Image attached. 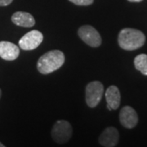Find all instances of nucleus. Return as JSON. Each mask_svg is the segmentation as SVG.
<instances>
[{
  "label": "nucleus",
  "instance_id": "nucleus-1",
  "mask_svg": "<svg viewBox=\"0 0 147 147\" xmlns=\"http://www.w3.org/2000/svg\"><path fill=\"white\" fill-rule=\"evenodd\" d=\"M146 42V36L142 31L132 29H123L118 38V42L121 48L126 51H134L142 47Z\"/></svg>",
  "mask_w": 147,
  "mask_h": 147
},
{
  "label": "nucleus",
  "instance_id": "nucleus-8",
  "mask_svg": "<svg viewBox=\"0 0 147 147\" xmlns=\"http://www.w3.org/2000/svg\"><path fill=\"white\" fill-rule=\"evenodd\" d=\"M119 139V131L114 127L105 128L99 137L100 146L105 147H114L117 145Z\"/></svg>",
  "mask_w": 147,
  "mask_h": 147
},
{
  "label": "nucleus",
  "instance_id": "nucleus-14",
  "mask_svg": "<svg viewBox=\"0 0 147 147\" xmlns=\"http://www.w3.org/2000/svg\"><path fill=\"white\" fill-rule=\"evenodd\" d=\"M13 0H0V6H7L12 3Z\"/></svg>",
  "mask_w": 147,
  "mask_h": 147
},
{
  "label": "nucleus",
  "instance_id": "nucleus-6",
  "mask_svg": "<svg viewBox=\"0 0 147 147\" xmlns=\"http://www.w3.org/2000/svg\"><path fill=\"white\" fill-rule=\"evenodd\" d=\"M43 35L38 30H31L26 34L19 41V46L26 51L34 50L38 47L42 42Z\"/></svg>",
  "mask_w": 147,
  "mask_h": 147
},
{
  "label": "nucleus",
  "instance_id": "nucleus-9",
  "mask_svg": "<svg viewBox=\"0 0 147 147\" xmlns=\"http://www.w3.org/2000/svg\"><path fill=\"white\" fill-rule=\"evenodd\" d=\"M20 49L16 44L7 41L0 42V57L6 61H14L19 57Z\"/></svg>",
  "mask_w": 147,
  "mask_h": 147
},
{
  "label": "nucleus",
  "instance_id": "nucleus-5",
  "mask_svg": "<svg viewBox=\"0 0 147 147\" xmlns=\"http://www.w3.org/2000/svg\"><path fill=\"white\" fill-rule=\"evenodd\" d=\"M78 34L86 44L91 47H97L101 44V37L94 27L83 26L79 29Z\"/></svg>",
  "mask_w": 147,
  "mask_h": 147
},
{
  "label": "nucleus",
  "instance_id": "nucleus-13",
  "mask_svg": "<svg viewBox=\"0 0 147 147\" xmlns=\"http://www.w3.org/2000/svg\"><path fill=\"white\" fill-rule=\"evenodd\" d=\"M74 4L78 6H88L93 3L94 0H69Z\"/></svg>",
  "mask_w": 147,
  "mask_h": 147
},
{
  "label": "nucleus",
  "instance_id": "nucleus-11",
  "mask_svg": "<svg viewBox=\"0 0 147 147\" xmlns=\"http://www.w3.org/2000/svg\"><path fill=\"white\" fill-rule=\"evenodd\" d=\"M12 22L21 27H32L35 25V20L30 13L25 11H16L11 16Z\"/></svg>",
  "mask_w": 147,
  "mask_h": 147
},
{
  "label": "nucleus",
  "instance_id": "nucleus-17",
  "mask_svg": "<svg viewBox=\"0 0 147 147\" xmlns=\"http://www.w3.org/2000/svg\"><path fill=\"white\" fill-rule=\"evenodd\" d=\"M1 95H2V91L0 89V97H1Z\"/></svg>",
  "mask_w": 147,
  "mask_h": 147
},
{
  "label": "nucleus",
  "instance_id": "nucleus-10",
  "mask_svg": "<svg viewBox=\"0 0 147 147\" xmlns=\"http://www.w3.org/2000/svg\"><path fill=\"white\" fill-rule=\"evenodd\" d=\"M105 100L107 102V108L110 110H117L120 105L121 96L119 88L115 86H110L105 92Z\"/></svg>",
  "mask_w": 147,
  "mask_h": 147
},
{
  "label": "nucleus",
  "instance_id": "nucleus-4",
  "mask_svg": "<svg viewBox=\"0 0 147 147\" xmlns=\"http://www.w3.org/2000/svg\"><path fill=\"white\" fill-rule=\"evenodd\" d=\"M104 92V87L99 81L91 82L86 87V103L91 108H94L100 103Z\"/></svg>",
  "mask_w": 147,
  "mask_h": 147
},
{
  "label": "nucleus",
  "instance_id": "nucleus-16",
  "mask_svg": "<svg viewBox=\"0 0 147 147\" xmlns=\"http://www.w3.org/2000/svg\"><path fill=\"white\" fill-rule=\"evenodd\" d=\"M4 146H4L3 144H2V143L0 142V147H4Z\"/></svg>",
  "mask_w": 147,
  "mask_h": 147
},
{
  "label": "nucleus",
  "instance_id": "nucleus-7",
  "mask_svg": "<svg viewBox=\"0 0 147 147\" xmlns=\"http://www.w3.org/2000/svg\"><path fill=\"white\" fill-rule=\"evenodd\" d=\"M120 123L126 128L131 129L137 126L138 123V115L136 110L131 106H124L119 113Z\"/></svg>",
  "mask_w": 147,
  "mask_h": 147
},
{
  "label": "nucleus",
  "instance_id": "nucleus-3",
  "mask_svg": "<svg viewBox=\"0 0 147 147\" xmlns=\"http://www.w3.org/2000/svg\"><path fill=\"white\" fill-rule=\"evenodd\" d=\"M73 134V129L68 121L58 120L52 129V137L58 144L66 143Z\"/></svg>",
  "mask_w": 147,
  "mask_h": 147
},
{
  "label": "nucleus",
  "instance_id": "nucleus-12",
  "mask_svg": "<svg viewBox=\"0 0 147 147\" xmlns=\"http://www.w3.org/2000/svg\"><path fill=\"white\" fill-rule=\"evenodd\" d=\"M134 65L142 74L147 75V55L140 54L134 59Z\"/></svg>",
  "mask_w": 147,
  "mask_h": 147
},
{
  "label": "nucleus",
  "instance_id": "nucleus-2",
  "mask_svg": "<svg viewBox=\"0 0 147 147\" xmlns=\"http://www.w3.org/2000/svg\"><path fill=\"white\" fill-rule=\"evenodd\" d=\"M65 55L59 50L49 51L38 59L37 63L38 70L42 74H47L56 71L63 65Z\"/></svg>",
  "mask_w": 147,
  "mask_h": 147
},
{
  "label": "nucleus",
  "instance_id": "nucleus-15",
  "mask_svg": "<svg viewBox=\"0 0 147 147\" xmlns=\"http://www.w3.org/2000/svg\"><path fill=\"white\" fill-rule=\"evenodd\" d=\"M129 2H132V3H139V2H142V0H127Z\"/></svg>",
  "mask_w": 147,
  "mask_h": 147
}]
</instances>
